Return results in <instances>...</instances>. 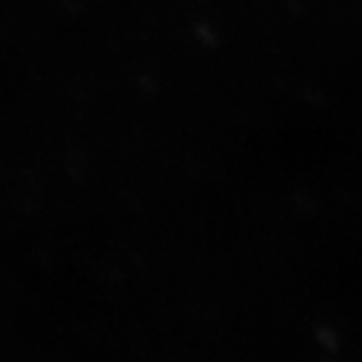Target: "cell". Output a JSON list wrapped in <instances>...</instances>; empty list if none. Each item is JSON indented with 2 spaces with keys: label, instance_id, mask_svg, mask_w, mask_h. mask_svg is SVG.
I'll return each instance as SVG.
<instances>
[]
</instances>
